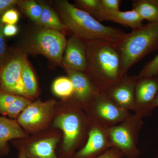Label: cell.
Wrapping results in <instances>:
<instances>
[{
    "label": "cell",
    "mask_w": 158,
    "mask_h": 158,
    "mask_svg": "<svg viewBox=\"0 0 158 158\" xmlns=\"http://www.w3.org/2000/svg\"><path fill=\"white\" fill-rule=\"evenodd\" d=\"M95 19L100 22L103 21L113 22L133 30L138 28L143 25V19L139 14L132 10L128 11H111L104 9L101 11Z\"/></svg>",
    "instance_id": "cell-17"
},
{
    "label": "cell",
    "mask_w": 158,
    "mask_h": 158,
    "mask_svg": "<svg viewBox=\"0 0 158 158\" xmlns=\"http://www.w3.org/2000/svg\"><path fill=\"white\" fill-rule=\"evenodd\" d=\"M60 108L53 119L54 127L63 133L60 158H71L86 143L90 120L84 110L69 102L65 101Z\"/></svg>",
    "instance_id": "cell-3"
},
{
    "label": "cell",
    "mask_w": 158,
    "mask_h": 158,
    "mask_svg": "<svg viewBox=\"0 0 158 158\" xmlns=\"http://www.w3.org/2000/svg\"><path fill=\"white\" fill-rule=\"evenodd\" d=\"M56 105V102L54 99L31 102L19 114L16 120L27 134L42 131L52 121Z\"/></svg>",
    "instance_id": "cell-7"
},
{
    "label": "cell",
    "mask_w": 158,
    "mask_h": 158,
    "mask_svg": "<svg viewBox=\"0 0 158 158\" xmlns=\"http://www.w3.org/2000/svg\"><path fill=\"white\" fill-rule=\"evenodd\" d=\"M87 44L73 35L67 40L62 64L66 71L85 73L87 68Z\"/></svg>",
    "instance_id": "cell-14"
},
{
    "label": "cell",
    "mask_w": 158,
    "mask_h": 158,
    "mask_svg": "<svg viewBox=\"0 0 158 158\" xmlns=\"http://www.w3.org/2000/svg\"><path fill=\"white\" fill-rule=\"evenodd\" d=\"M0 74H1V70H0Z\"/></svg>",
    "instance_id": "cell-36"
},
{
    "label": "cell",
    "mask_w": 158,
    "mask_h": 158,
    "mask_svg": "<svg viewBox=\"0 0 158 158\" xmlns=\"http://www.w3.org/2000/svg\"><path fill=\"white\" fill-rule=\"evenodd\" d=\"M75 3L77 8L88 12L94 18L99 12L104 9L101 0H77Z\"/></svg>",
    "instance_id": "cell-24"
},
{
    "label": "cell",
    "mask_w": 158,
    "mask_h": 158,
    "mask_svg": "<svg viewBox=\"0 0 158 158\" xmlns=\"http://www.w3.org/2000/svg\"><path fill=\"white\" fill-rule=\"evenodd\" d=\"M138 79V76H130L127 75L120 81L103 94L120 107L127 111H133L135 88Z\"/></svg>",
    "instance_id": "cell-13"
},
{
    "label": "cell",
    "mask_w": 158,
    "mask_h": 158,
    "mask_svg": "<svg viewBox=\"0 0 158 158\" xmlns=\"http://www.w3.org/2000/svg\"><path fill=\"white\" fill-rule=\"evenodd\" d=\"M84 111L91 121L107 128L120 123L131 114L102 93H99Z\"/></svg>",
    "instance_id": "cell-8"
},
{
    "label": "cell",
    "mask_w": 158,
    "mask_h": 158,
    "mask_svg": "<svg viewBox=\"0 0 158 158\" xmlns=\"http://www.w3.org/2000/svg\"><path fill=\"white\" fill-rule=\"evenodd\" d=\"M132 3V9L143 20L158 23V8L152 0H135L133 1Z\"/></svg>",
    "instance_id": "cell-20"
},
{
    "label": "cell",
    "mask_w": 158,
    "mask_h": 158,
    "mask_svg": "<svg viewBox=\"0 0 158 158\" xmlns=\"http://www.w3.org/2000/svg\"><path fill=\"white\" fill-rule=\"evenodd\" d=\"M59 140V136L56 135L43 136L20 147L19 149L23 151L29 158H60L56 153Z\"/></svg>",
    "instance_id": "cell-15"
},
{
    "label": "cell",
    "mask_w": 158,
    "mask_h": 158,
    "mask_svg": "<svg viewBox=\"0 0 158 158\" xmlns=\"http://www.w3.org/2000/svg\"><path fill=\"white\" fill-rule=\"evenodd\" d=\"M27 137V133L20 126L17 120L0 116V156L9 153V141Z\"/></svg>",
    "instance_id": "cell-16"
},
{
    "label": "cell",
    "mask_w": 158,
    "mask_h": 158,
    "mask_svg": "<svg viewBox=\"0 0 158 158\" xmlns=\"http://www.w3.org/2000/svg\"><path fill=\"white\" fill-rule=\"evenodd\" d=\"M18 27L15 25L6 24L3 28V34L6 37H12L18 34Z\"/></svg>",
    "instance_id": "cell-31"
},
{
    "label": "cell",
    "mask_w": 158,
    "mask_h": 158,
    "mask_svg": "<svg viewBox=\"0 0 158 158\" xmlns=\"http://www.w3.org/2000/svg\"><path fill=\"white\" fill-rule=\"evenodd\" d=\"M124 157L120 151L114 148H111L101 155L95 158H122Z\"/></svg>",
    "instance_id": "cell-30"
},
{
    "label": "cell",
    "mask_w": 158,
    "mask_h": 158,
    "mask_svg": "<svg viewBox=\"0 0 158 158\" xmlns=\"http://www.w3.org/2000/svg\"><path fill=\"white\" fill-rule=\"evenodd\" d=\"M67 40L64 34L52 29H40L31 34L24 44L32 55H41L56 64H62Z\"/></svg>",
    "instance_id": "cell-6"
},
{
    "label": "cell",
    "mask_w": 158,
    "mask_h": 158,
    "mask_svg": "<svg viewBox=\"0 0 158 158\" xmlns=\"http://www.w3.org/2000/svg\"><path fill=\"white\" fill-rule=\"evenodd\" d=\"M90 120L87 141L71 158H95L111 148L108 128Z\"/></svg>",
    "instance_id": "cell-11"
},
{
    "label": "cell",
    "mask_w": 158,
    "mask_h": 158,
    "mask_svg": "<svg viewBox=\"0 0 158 158\" xmlns=\"http://www.w3.org/2000/svg\"><path fill=\"white\" fill-rule=\"evenodd\" d=\"M156 158H158V156H157L156 157Z\"/></svg>",
    "instance_id": "cell-35"
},
{
    "label": "cell",
    "mask_w": 158,
    "mask_h": 158,
    "mask_svg": "<svg viewBox=\"0 0 158 158\" xmlns=\"http://www.w3.org/2000/svg\"><path fill=\"white\" fill-rule=\"evenodd\" d=\"M67 73L73 87V94L67 102L84 110L100 92L85 73L74 71Z\"/></svg>",
    "instance_id": "cell-12"
},
{
    "label": "cell",
    "mask_w": 158,
    "mask_h": 158,
    "mask_svg": "<svg viewBox=\"0 0 158 158\" xmlns=\"http://www.w3.org/2000/svg\"><path fill=\"white\" fill-rule=\"evenodd\" d=\"M143 124V118L131 114L123 121L108 127L111 148L120 151L127 158H138L141 154L138 146V137Z\"/></svg>",
    "instance_id": "cell-5"
},
{
    "label": "cell",
    "mask_w": 158,
    "mask_h": 158,
    "mask_svg": "<svg viewBox=\"0 0 158 158\" xmlns=\"http://www.w3.org/2000/svg\"><path fill=\"white\" fill-rule=\"evenodd\" d=\"M158 107V93L156 97L155 101L154 103V107L156 108Z\"/></svg>",
    "instance_id": "cell-33"
},
{
    "label": "cell",
    "mask_w": 158,
    "mask_h": 158,
    "mask_svg": "<svg viewBox=\"0 0 158 158\" xmlns=\"http://www.w3.org/2000/svg\"><path fill=\"white\" fill-rule=\"evenodd\" d=\"M52 90L55 95L67 101L73 94V85L68 77H59L54 81Z\"/></svg>",
    "instance_id": "cell-22"
},
{
    "label": "cell",
    "mask_w": 158,
    "mask_h": 158,
    "mask_svg": "<svg viewBox=\"0 0 158 158\" xmlns=\"http://www.w3.org/2000/svg\"><path fill=\"white\" fill-rule=\"evenodd\" d=\"M18 158H29L27 156L25 152L22 149H19V153Z\"/></svg>",
    "instance_id": "cell-32"
},
{
    "label": "cell",
    "mask_w": 158,
    "mask_h": 158,
    "mask_svg": "<svg viewBox=\"0 0 158 158\" xmlns=\"http://www.w3.org/2000/svg\"><path fill=\"white\" fill-rule=\"evenodd\" d=\"M4 24L1 21L0 17V70H2L11 58L3 34Z\"/></svg>",
    "instance_id": "cell-25"
},
{
    "label": "cell",
    "mask_w": 158,
    "mask_h": 158,
    "mask_svg": "<svg viewBox=\"0 0 158 158\" xmlns=\"http://www.w3.org/2000/svg\"><path fill=\"white\" fill-rule=\"evenodd\" d=\"M22 78L29 98L34 97L38 91L37 80L26 56L23 62Z\"/></svg>",
    "instance_id": "cell-21"
},
{
    "label": "cell",
    "mask_w": 158,
    "mask_h": 158,
    "mask_svg": "<svg viewBox=\"0 0 158 158\" xmlns=\"http://www.w3.org/2000/svg\"><path fill=\"white\" fill-rule=\"evenodd\" d=\"M19 19V12L14 8L6 11L1 17V21L6 25H15L18 22Z\"/></svg>",
    "instance_id": "cell-27"
},
{
    "label": "cell",
    "mask_w": 158,
    "mask_h": 158,
    "mask_svg": "<svg viewBox=\"0 0 158 158\" xmlns=\"http://www.w3.org/2000/svg\"><path fill=\"white\" fill-rule=\"evenodd\" d=\"M124 74L148 55L158 50V23H149L125 34L116 44Z\"/></svg>",
    "instance_id": "cell-4"
},
{
    "label": "cell",
    "mask_w": 158,
    "mask_h": 158,
    "mask_svg": "<svg viewBox=\"0 0 158 158\" xmlns=\"http://www.w3.org/2000/svg\"><path fill=\"white\" fill-rule=\"evenodd\" d=\"M19 0H0V17L6 11L18 5Z\"/></svg>",
    "instance_id": "cell-29"
},
{
    "label": "cell",
    "mask_w": 158,
    "mask_h": 158,
    "mask_svg": "<svg viewBox=\"0 0 158 158\" xmlns=\"http://www.w3.org/2000/svg\"><path fill=\"white\" fill-rule=\"evenodd\" d=\"M86 42L87 65L85 73L99 92L104 93L127 75L123 71L116 44L103 40Z\"/></svg>",
    "instance_id": "cell-1"
},
{
    "label": "cell",
    "mask_w": 158,
    "mask_h": 158,
    "mask_svg": "<svg viewBox=\"0 0 158 158\" xmlns=\"http://www.w3.org/2000/svg\"><path fill=\"white\" fill-rule=\"evenodd\" d=\"M120 0H101L104 9L108 11H120Z\"/></svg>",
    "instance_id": "cell-28"
},
{
    "label": "cell",
    "mask_w": 158,
    "mask_h": 158,
    "mask_svg": "<svg viewBox=\"0 0 158 158\" xmlns=\"http://www.w3.org/2000/svg\"><path fill=\"white\" fill-rule=\"evenodd\" d=\"M25 57L21 53L11 56L1 70L0 89L8 93L28 98L22 78V69Z\"/></svg>",
    "instance_id": "cell-10"
},
{
    "label": "cell",
    "mask_w": 158,
    "mask_h": 158,
    "mask_svg": "<svg viewBox=\"0 0 158 158\" xmlns=\"http://www.w3.org/2000/svg\"><path fill=\"white\" fill-rule=\"evenodd\" d=\"M56 3L65 28L86 42L103 40L117 44L126 34L121 30L102 24L88 12L68 1L61 0Z\"/></svg>",
    "instance_id": "cell-2"
},
{
    "label": "cell",
    "mask_w": 158,
    "mask_h": 158,
    "mask_svg": "<svg viewBox=\"0 0 158 158\" xmlns=\"http://www.w3.org/2000/svg\"><path fill=\"white\" fill-rule=\"evenodd\" d=\"M158 93V75L138 78L135 88L134 114L142 118L151 116Z\"/></svg>",
    "instance_id": "cell-9"
},
{
    "label": "cell",
    "mask_w": 158,
    "mask_h": 158,
    "mask_svg": "<svg viewBox=\"0 0 158 158\" xmlns=\"http://www.w3.org/2000/svg\"><path fill=\"white\" fill-rule=\"evenodd\" d=\"M158 75V54L144 65L138 75V78L156 76Z\"/></svg>",
    "instance_id": "cell-26"
},
{
    "label": "cell",
    "mask_w": 158,
    "mask_h": 158,
    "mask_svg": "<svg viewBox=\"0 0 158 158\" xmlns=\"http://www.w3.org/2000/svg\"><path fill=\"white\" fill-rule=\"evenodd\" d=\"M153 2L157 6L158 8V0H152Z\"/></svg>",
    "instance_id": "cell-34"
},
{
    "label": "cell",
    "mask_w": 158,
    "mask_h": 158,
    "mask_svg": "<svg viewBox=\"0 0 158 158\" xmlns=\"http://www.w3.org/2000/svg\"><path fill=\"white\" fill-rule=\"evenodd\" d=\"M18 5L27 16L38 24L42 11L41 3L34 0H26L20 1Z\"/></svg>",
    "instance_id": "cell-23"
},
{
    "label": "cell",
    "mask_w": 158,
    "mask_h": 158,
    "mask_svg": "<svg viewBox=\"0 0 158 158\" xmlns=\"http://www.w3.org/2000/svg\"><path fill=\"white\" fill-rule=\"evenodd\" d=\"M41 3L42 11L38 24L44 28L61 32L66 28L58 15L50 6Z\"/></svg>",
    "instance_id": "cell-19"
},
{
    "label": "cell",
    "mask_w": 158,
    "mask_h": 158,
    "mask_svg": "<svg viewBox=\"0 0 158 158\" xmlns=\"http://www.w3.org/2000/svg\"><path fill=\"white\" fill-rule=\"evenodd\" d=\"M31 102L27 98L8 93L0 89V114L17 119Z\"/></svg>",
    "instance_id": "cell-18"
}]
</instances>
